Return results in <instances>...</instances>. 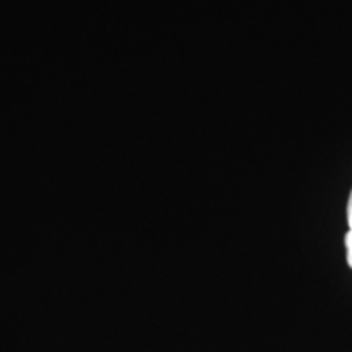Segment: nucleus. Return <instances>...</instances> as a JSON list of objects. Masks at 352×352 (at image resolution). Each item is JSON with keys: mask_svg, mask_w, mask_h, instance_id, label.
<instances>
[{"mask_svg": "<svg viewBox=\"0 0 352 352\" xmlns=\"http://www.w3.org/2000/svg\"><path fill=\"white\" fill-rule=\"evenodd\" d=\"M346 252H347V264L352 267V230L346 235Z\"/></svg>", "mask_w": 352, "mask_h": 352, "instance_id": "1", "label": "nucleus"}, {"mask_svg": "<svg viewBox=\"0 0 352 352\" xmlns=\"http://www.w3.org/2000/svg\"><path fill=\"white\" fill-rule=\"evenodd\" d=\"M347 222H349V227H351V230H352V192H351L349 206H347Z\"/></svg>", "mask_w": 352, "mask_h": 352, "instance_id": "2", "label": "nucleus"}]
</instances>
